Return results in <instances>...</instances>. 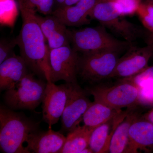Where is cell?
Wrapping results in <instances>:
<instances>
[{"mask_svg": "<svg viewBox=\"0 0 153 153\" xmlns=\"http://www.w3.org/2000/svg\"><path fill=\"white\" fill-rule=\"evenodd\" d=\"M30 69L21 56L15 55L0 64V90L10 89L29 72Z\"/></svg>", "mask_w": 153, "mask_h": 153, "instance_id": "obj_16", "label": "cell"}, {"mask_svg": "<svg viewBox=\"0 0 153 153\" xmlns=\"http://www.w3.org/2000/svg\"><path fill=\"white\" fill-rule=\"evenodd\" d=\"M79 58L77 52L70 45L50 50L48 80L53 83L60 80L67 83H76Z\"/></svg>", "mask_w": 153, "mask_h": 153, "instance_id": "obj_8", "label": "cell"}, {"mask_svg": "<svg viewBox=\"0 0 153 153\" xmlns=\"http://www.w3.org/2000/svg\"><path fill=\"white\" fill-rule=\"evenodd\" d=\"M65 1L66 0H55V3H56L57 6V8L55 9L63 7L64 6Z\"/></svg>", "mask_w": 153, "mask_h": 153, "instance_id": "obj_32", "label": "cell"}, {"mask_svg": "<svg viewBox=\"0 0 153 153\" xmlns=\"http://www.w3.org/2000/svg\"><path fill=\"white\" fill-rule=\"evenodd\" d=\"M152 1H153V0H152Z\"/></svg>", "mask_w": 153, "mask_h": 153, "instance_id": "obj_34", "label": "cell"}, {"mask_svg": "<svg viewBox=\"0 0 153 153\" xmlns=\"http://www.w3.org/2000/svg\"></svg>", "mask_w": 153, "mask_h": 153, "instance_id": "obj_33", "label": "cell"}, {"mask_svg": "<svg viewBox=\"0 0 153 153\" xmlns=\"http://www.w3.org/2000/svg\"><path fill=\"white\" fill-rule=\"evenodd\" d=\"M22 14V29L17 37L21 56L30 71L40 78L49 80V46L36 19V11L26 0H19Z\"/></svg>", "mask_w": 153, "mask_h": 153, "instance_id": "obj_1", "label": "cell"}, {"mask_svg": "<svg viewBox=\"0 0 153 153\" xmlns=\"http://www.w3.org/2000/svg\"><path fill=\"white\" fill-rule=\"evenodd\" d=\"M119 53L103 51L82 54L79 58L78 74L90 82L111 78L119 59Z\"/></svg>", "mask_w": 153, "mask_h": 153, "instance_id": "obj_7", "label": "cell"}, {"mask_svg": "<svg viewBox=\"0 0 153 153\" xmlns=\"http://www.w3.org/2000/svg\"><path fill=\"white\" fill-rule=\"evenodd\" d=\"M41 1L42 0H26L28 4L36 10L41 3Z\"/></svg>", "mask_w": 153, "mask_h": 153, "instance_id": "obj_28", "label": "cell"}, {"mask_svg": "<svg viewBox=\"0 0 153 153\" xmlns=\"http://www.w3.org/2000/svg\"><path fill=\"white\" fill-rule=\"evenodd\" d=\"M70 31L72 48L82 54L103 51L120 52L131 44L115 38L102 25Z\"/></svg>", "mask_w": 153, "mask_h": 153, "instance_id": "obj_3", "label": "cell"}, {"mask_svg": "<svg viewBox=\"0 0 153 153\" xmlns=\"http://www.w3.org/2000/svg\"><path fill=\"white\" fill-rule=\"evenodd\" d=\"M146 43L147 45L151 47L153 51V33L149 32L146 39Z\"/></svg>", "mask_w": 153, "mask_h": 153, "instance_id": "obj_30", "label": "cell"}, {"mask_svg": "<svg viewBox=\"0 0 153 153\" xmlns=\"http://www.w3.org/2000/svg\"><path fill=\"white\" fill-rule=\"evenodd\" d=\"M122 110L112 108L99 102H91L82 117L84 125L94 129L102 124L117 117Z\"/></svg>", "mask_w": 153, "mask_h": 153, "instance_id": "obj_19", "label": "cell"}, {"mask_svg": "<svg viewBox=\"0 0 153 153\" xmlns=\"http://www.w3.org/2000/svg\"><path fill=\"white\" fill-rule=\"evenodd\" d=\"M68 91V83L56 85L50 80L47 81L42 102V113L43 120L49 128L61 117L67 102Z\"/></svg>", "mask_w": 153, "mask_h": 153, "instance_id": "obj_10", "label": "cell"}, {"mask_svg": "<svg viewBox=\"0 0 153 153\" xmlns=\"http://www.w3.org/2000/svg\"><path fill=\"white\" fill-rule=\"evenodd\" d=\"M55 3V0H42L36 10L45 16L52 15Z\"/></svg>", "mask_w": 153, "mask_h": 153, "instance_id": "obj_27", "label": "cell"}, {"mask_svg": "<svg viewBox=\"0 0 153 153\" xmlns=\"http://www.w3.org/2000/svg\"><path fill=\"white\" fill-rule=\"evenodd\" d=\"M137 14L145 27L150 33H153V1L142 2Z\"/></svg>", "mask_w": 153, "mask_h": 153, "instance_id": "obj_21", "label": "cell"}, {"mask_svg": "<svg viewBox=\"0 0 153 153\" xmlns=\"http://www.w3.org/2000/svg\"><path fill=\"white\" fill-rule=\"evenodd\" d=\"M79 1V0H66L65 2L64 3V6L63 7L73 5L76 4Z\"/></svg>", "mask_w": 153, "mask_h": 153, "instance_id": "obj_31", "label": "cell"}, {"mask_svg": "<svg viewBox=\"0 0 153 153\" xmlns=\"http://www.w3.org/2000/svg\"><path fill=\"white\" fill-rule=\"evenodd\" d=\"M143 117L153 124V106L152 108L146 113Z\"/></svg>", "mask_w": 153, "mask_h": 153, "instance_id": "obj_29", "label": "cell"}, {"mask_svg": "<svg viewBox=\"0 0 153 153\" xmlns=\"http://www.w3.org/2000/svg\"><path fill=\"white\" fill-rule=\"evenodd\" d=\"M124 79L133 82L138 88L148 84L153 83V65L148 66L143 71L134 76Z\"/></svg>", "mask_w": 153, "mask_h": 153, "instance_id": "obj_23", "label": "cell"}, {"mask_svg": "<svg viewBox=\"0 0 153 153\" xmlns=\"http://www.w3.org/2000/svg\"><path fill=\"white\" fill-rule=\"evenodd\" d=\"M29 72L13 87L5 91L4 99L6 105L13 110H34L43 101L47 82L35 77Z\"/></svg>", "mask_w": 153, "mask_h": 153, "instance_id": "obj_4", "label": "cell"}, {"mask_svg": "<svg viewBox=\"0 0 153 153\" xmlns=\"http://www.w3.org/2000/svg\"><path fill=\"white\" fill-rule=\"evenodd\" d=\"M115 8L112 0H97L91 15V19L131 44L140 35L139 29L126 20Z\"/></svg>", "mask_w": 153, "mask_h": 153, "instance_id": "obj_6", "label": "cell"}, {"mask_svg": "<svg viewBox=\"0 0 153 153\" xmlns=\"http://www.w3.org/2000/svg\"><path fill=\"white\" fill-rule=\"evenodd\" d=\"M126 113V111H123L115 118L94 129L89 142V147L93 153H108L110 143L114 129Z\"/></svg>", "mask_w": 153, "mask_h": 153, "instance_id": "obj_18", "label": "cell"}, {"mask_svg": "<svg viewBox=\"0 0 153 153\" xmlns=\"http://www.w3.org/2000/svg\"><path fill=\"white\" fill-rule=\"evenodd\" d=\"M139 104L153 106V83L140 88Z\"/></svg>", "mask_w": 153, "mask_h": 153, "instance_id": "obj_25", "label": "cell"}, {"mask_svg": "<svg viewBox=\"0 0 153 153\" xmlns=\"http://www.w3.org/2000/svg\"><path fill=\"white\" fill-rule=\"evenodd\" d=\"M66 137L51 128L46 131H38L30 134L26 141V148L30 152L60 153Z\"/></svg>", "mask_w": 153, "mask_h": 153, "instance_id": "obj_15", "label": "cell"}, {"mask_svg": "<svg viewBox=\"0 0 153 153\" xmlns=\"http://www.w3.org/2000/svg\"><path fill=\"white\" fill-rule=\"evenodd\" d=\"M153 150V124L139 117L130 128L126 153H149Z\"/></svg>", "mask_w": 153, "mask_h": 153, "instance_id": "obj_13", "label": "cell"}, {"mask_svg": "<svg viewBox=\"0 0 153 153\" xmlns=\"http://www.w3.org/2000/svg\"><path fill=\"white\" fill-rule=\"evenodd\" d=\"M97 0H79L75 4L55 9L52 15L66 26L78 27L90 23L91 15Z\"/></svg>", "mask_w": 153, "mask_h": 153, "instance_id": "obj_14", "label": "cell"}, {"mask_svg": "<svg viewBox=\"0 0 153 153\" xmlns=\"http://www.w3.org/2000/svg\"><path fill=\"white\" fill-rule=\"evenodd\" d=\"M1 17L4 14H16L17 4L15 0H0Z\"/></svg>", "mask_w": 153, "mask_h": 153, "instance_id": "obj_26", "label": "cell"}, {"mask_svg": "<svg viewBox=\"0 0 153 153\" xmlns=\"http://www.w3.org/2000/svg\"><path fill=\"white\" fill-rule=\"evenodd\" d=\"M36 19L50 50L71 44V31L57 17L53 15L42 16L36 13Z\"/></svg>", "mask_w": 153, "mask_h": 153, "instance_id": "obj_12", "label": "cell"}, {"mask_svg": "<svg viewBox=\"0 0 153 153\" xmlns=\"http://www.w3.org/2000/svg\"><path fill=\"white\" fill-rule=\"evenodd\" d=\"M115 8L123 16L137 13L143 0H112Z\"/></svg>", "mask_w": 153, "mask_h": 153, "instance_id": "obj_22", "label": "cell"}, {"mask_svg": "<svg viewBox=\"0 0 153 153\" xmlns=\"http://www.w3.org/2000/svg\"><path fill=\"white\" fill-rule=\"evenodd\" d=\"M136 107L128 108L125 115L116 127L110 143L108 153H126L130 128L133 123L140 117Z\"/></svg>", "mask_w": 153, "mask_h": 153, "instance_id": "obj_17", "label": "cell"}, {"mask_svg": "<svg viewBox=\"0 0 153 153\" xmlns=\"http://www.w3.org/2000/svg\"><path fill=\"white\" fill-rule=\"evenodd\" d=\"M39 130V123L7 105L0 106V149L5 153H30L24 146L30 134Z\"/></svg>", "mask_w": 153, "mask_h": 153, "instance_id": "obj_2", "label": "cell"}, {"mask_svg": "<svg viewBox=\"0 0 153 153\" xmlns=\"http://www.w3.org/2000/svg\"><path fill=\"white\" fill-rule=\"evenodd\" d=\"M88 91L93 96L94 101L115 109L131 108L139 105L138 88L127 79H120V82L111 86L96 85Z\"/></svg>", "mask_w": 153, "mask_h": 153, "instance_id": "obj_5", "label": "cell"}, {"mask_svg": "<svg viewBox=\"0 0 153 153\" xmlns=\"http://www.w3.org/2000/svg\"><path fill=\"white\" fill-rule=\"evenodd\" d=\"M93 129L84 125L78 126L68 132L60 153H80L88 147L91 134Z\"/></svg>", "mask_w": 153, "mask_h": 153, "instance_id": "obj_20", "label": "cell"}, {"mask_svg": "<svg viewBox=\"0 0 153 153\" xmlns=\"http://www.w3.org/2000/svg\"><path fill=\"white\" fill-rule=\"evenodd\" d=\"M18 45L16 38L3 39L0 42V64L3 61L16 55L14 49Z\"/></svg>", "mask_w": 153, "mask_h": 153, "instance_id": "obj_24", "label": "cell"}, {"mask_svg": "<svg viewBox=\"0 0 153 153\" xmlns=\"http://www.w3.org/2000/svg\"><path fill=\"white\" fill-rule=\"evenodd\" d=\"M153 55L149 45L144 47H131L126 53L119 58L111 78L120 79L130 78L147 68Z\"/></svg>", "mask_w": 153, "mask_h": 153, "instance_id": "obj_11", "label": "cell"}, {"mask_svg": "<svg viewBox=\"0 0 153 153\" xmlns=\"http://www.w3.org/2000/svg\"><path fill=\"white\" fill-rule=\"evenodd\" d=\"M68 99L61 116V126L64 132H69L79 126L91 102L85 91L76 83H68Z\"/></svg>", "mask_w": 153, "mask_h": 153, "instance_id": "obj_9", "label": "cell"}]
</instances>
